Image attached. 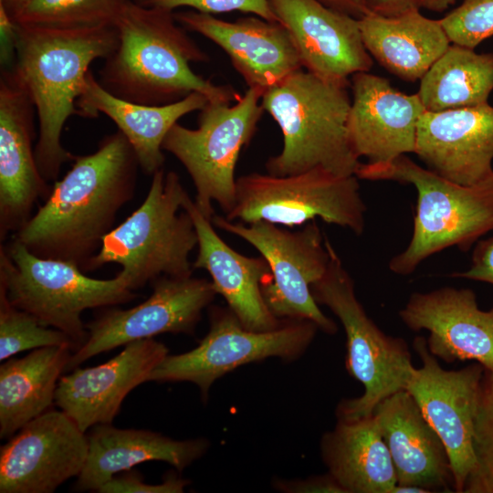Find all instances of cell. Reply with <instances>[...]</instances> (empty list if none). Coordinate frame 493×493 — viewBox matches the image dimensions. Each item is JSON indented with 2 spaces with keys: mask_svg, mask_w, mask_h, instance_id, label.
Instances as JSON below:
<instances>
[{
  "mask_svg": "<svg viewBox=\"0 0 493 493\" xmlns=\"http://www.w3.org/2000/svg\"><path fill=\"white\" fill-rule=\"evenodd\" d=\"M31 0H0L2 6L9 16L14 20L21 14Z\"/></svg>",
  "mask_w": 493,
  "mask_h": 493,
  "instance_id": "obj_42",
  "label": "cell"
},
{
  "mask_svg": "<svg viewBox=\"0 0 493 493\" xmlns=\"http://www.w3.org/2000/svg\"><path fill=\"white\" fill-rule=\"evenodd\" d=\"M131 0H31L18 25L58 28L115 26Z\"/></svg>",
  "mask_w": 493,
  "mask_h": 493,
  "instance_id": "obj_31",
  "label": "cell"
},
{
  "mask_svg": "<svg viewBox=\"0 0 493 493\" xmlns=\"http://www.w3.org/2000/svg\"><path fill=\"white\" fill-rule=\"evenodd\" d=\"M212 223L251 244L267 260L270 277L262 283L261 292L275 317L310 320L327 334L337 332V324L320 310L310 290L330 258L329 240L315 220L294 232L265 221L245 224L216 215Z\"/></svg>",
  "mask_w": 493,
  "mask_h": 493,
  "instance_id": "obj_11",
  "label": "cell"
},
{
  "mask_svg": "<svg viewBox=\"0 0 493 493\" xmlns=\"http://www.w3.org/2000/svg\"><path fill=\"white\" fill-rule=\"evenodd\" d=\"M355 175L369 181L412 184L417 192L411 240L389 262L392 272L406 276L427 257L456 246L468 251L493 230V174L472 185L450 181L407 157L360 163Z\"/></svg>",
  "mask_w": 493,
  "mask_h": 493,
  "instance_id": "obj_5",
  "label": "cell"
},
{
  "mask_svg": "<svg viewBox=\"0 0 493 493\" xmlns=\"http://www.w3.org/2000/svg\"><path fill=\"white\" fill-rule=\"evenodd\" d=\"M359 26L372 58L405 81L420 80L451 45L440 19L420 10L393 17L368 13Z\"/></svg>",
  "mask_w": 493,
  "mask_h": 493,
  "instance_id": "obj_27",
  "label": "cell"
},
{
  "mask_svg": "<svg viewBox=\"0 0 493 493\" xmlns=\"http://www.w3.org/2000/svg\"><path fill=\"white\" fill-rule=\"evenodd\" d=\"M73 161L13 238L38 257L70 262L85 272L117 214L133 198L140 164L119 130L103 137L94 152Z\"/></svg>",
  "mask_w": 493,
  "mask_h": 493,
  "instance_id": "obj_1",
  "label": "cell"
},
{
  "mask_svg": "<svg viewBox=\"0 0 493 493\" xmlns=\"http://www.w3.org/2000/svg\"><path fill=\"white\" fill-rule=\"evenodd\" d=\"M0 32H1V61L8 64L10 59L16 58V24L0 6Z\"/></svg>",
  "mask_w": 493,
  "mask_h": 493,
  "instance_id": "obj_40",
  "label": "cell"
},
{
  "mask_svg": "<svg viewBox=\"0 0 493 493\" xmlns=\"http://www.w3.org/2000/svg\"><path fill=\"white\" fill-rule=\"evenodd\" d=\"M119 42L99 72L100 84L127 101L161 106L199 92L208 100L232 103L239 94L194 72L190 63L210 58L186 33L174 12L132 0L115 23Z\"/></svg>",
  "mask_w": 493,
  "mask_h": 493,
  "instance_id": "obj_2",
  "label": "cell"
},
{
  "mask_svg": "<svg viewBox=\"0 0 493 493\" xmlns=\"http://www.w3.org/2000/svg\"><path fill=\"white\" fill-rule=\"evenodd\" d=\"M207 101L199 92L161 106L127 101L107 91L89 70L76 106L82 117L96 118L103 113L112 120L134 150L140 168L152 176L163 168V142L171 128L183 116L203 109Z\"/></svg>",
  "mask_w": 493,
  "mask_h": 493,
  "instance_id": "obj_26",
  "label": "cell"
},
{
  "mask_svg": "<svg viewBox=\"0 0 493 493\" xmlns=\"http://www.w3.org/2000/svg\"><path fill=\"white\" fill-rule=\"evenodd\" d=\"M476 464L463 493H493V370H484L475 418Z\"/></svg>",
  "mask_w": 493,
  "mask_h": 493,
  "instance_id": "obj_33",
  "label": "cell"
},
{
  "mask_svg": "<svg viewBox=\"0 0 493 493\" xmlns=\"http://www.w3.org/2000/svg\"><path fill=\"white\" fill-rule=\"evenodd\" d=\"M115 26L58 28L16 24L13 69L37 110L38 136L35 155L48 183L57 181L61 166L74 156L61 143L68 119L79 115L76 103L89 67L117 47Z\"/></svg>",
  "mask_w": 493,
  "mask_h": 493,
  "instance_id": "obj_3",
  "label": "cell"
},
{
  "mask_svg": "<svg viewBox=\"0 0 493 493\" xmlns=\"http://www.w3.org/2000/svg\"><path fill=\"white\" fill-rule=\"evenodd\" d=\"M261 98V91L247 88L233 105L208 100L199 110L196 129L177 122L163 142V150L173 154L191 176L196 189L194 202L210 219L215 215L214 202L226 215L236 204L235 168L265 111Z\"/></svg>",
  "mask_w": 493,
  "mask_h": 493,
  "instance_id": "obj_9",
  "label": "cell"
},
{
  "mask_svg": "<svg viewBox=\"0 0 493 493\" xmlns=\"http://www.w3.org/2000/svg\"><path fill=\"white\" fill-rule=\"evenodd\" d=\"M183 208L190 215L198 236L194 269H205L210 274L216 293L224 297L244 327L255 331L278 328L285 320L271 313L261 292L262 283L270 277L267 260L262 256L246 257L228 246L188 193Z\"/></svg>",
  "mask_w": 493,
  "mask_h": 493,
  "instance_id": "obj_24",
  "label": "cell"
},
{
  "mask_svg": "<svg viewBox=\"0 0 493 493\" xmlns=\"http://www.w3.org/2000/svg\"><path fill=\"white\" fill-rule=\"evenodd\" d=\"M399 316L410 330L429 332L427 348L437 359L447 363L473 360L493 370V308L480 309L472 289L414 292Z\"/></svg>",
  "mask_w": 493,
  "mask_h": 493,
  "instance_id": "obj_18",
  "label": "cell"
},
{
  "mask_svg": "<svg viewBox=\"0 0 493 493\" xmlns=\"http://www.w3.org/2000/svg\"><path fill=\"white\" fill-rule=\"evenodd\" d=\"M0 286L15 307L66 333L77 350L88 338L84 310L137 298L119 273L110 279L92 278L77 265L38 257L14 238L0 248Z\"/></svg>",
  "mask_w": 493,
  "mask_h": 493,
  "instance_id": "obj_7",
  "label": "cell"
},
{
  "mask_svg": "<svg viewBox=\"0 0 493 493\" xmlns=\"http://www.w3.org/2000/svg\"><path fill=\"white\" fill-rule=\"evenodd\" d=\"M324 5L357 19L367 15L366 0H319Z\"/></svg>",
  "mask_w": 493,
  "mask_h": 493,
  "instance_id": "obj_41",
  "label": "cell"
},
{
  "mask_svg": "<svg viewBox=\"0 0 493 493\" xmlns=\"http://www.w3.org/2000/svg\"><path fill=\"white\" fill-rule=\"evenodd\" d=\"M278 21L288 31L305 70L333 82L350 83L372 67L359 19L319 0H267Z\"/></svg>",
  "mask_w": 493,
  "mask_h": 493,
  "instance_id": "obj_17",
  "label": "cell"
},
{
  "mask_svg": "<svg viewBox=\"0 0 493 493\" xmlns=\"http://www.w3.org/2000/svg\"><path fill=\"white\" fill-rule=\"evenodd\" d=\"M391 493H431L429 490L416 487L396 484Z\"/></svg>",
  "mask_w": 493,
  "mask_h": 493,
  "instance_id": "obj_44",
  "label": "cell"
},
{
  "mask_svg": "<svg viewBox=\"0 0 493 493\" xmlns=\"http://www.w3.org/2000/svg\"><path fill=\"white\" fill-rule=\"evenodd\" d=\"M144 7H158L173 11L179 7H190L205 14H220L234 11L250 13L267 21H278L267 0H132Z\"/></svg>",
  "mask_w": 493,
  "mask_h": 493,
  "instance_id": "obj_35",
  "label": "cell"
},
{
  "mask_svg": "<svg viewBox=\"0 0 493 493\" xmlns=\"http://www.w3.org/2000/svg\"><path fill=\"white\" fill-rule=\"evenodd\" d=\"M451 276L493 285V236L479 239L475 244L467 270L456 272Z\"/></svg>",
  "mask_w": 493,
  "mask_h": 493,
  "instance_id": "obj_37",
  "label": "cell"
},
{
  "mask_svg": "<svg viewBox=\"0 0 493 493\" xmlns=\"http://www.w3.org/2000/svg\"><path fill=\"white\" fill-rule=\"evenodd\" d=\"M176 21L220 47L247 88L263 93L302 69L294 42L279 22L257 16L225 21L194 10L174 12Z\"/></svg>",
  "mask_w": 493,
  "mask_h": 493,
  "instance_id": "obj_20",
  "label": "cell"
},
{
  "mask_svg": "<svg viewBox=\"0 0 493 493\" xmlns=\"http://www.w3.org/2000/svg\"><path fill=\"white\" fill-rule=\"evenodd\" d=\"M151 296L141 304L110 308L86 324L88 338L74 351L65 372L104 351L162 333L193 335L205 309L217 294L212 281L194 277L162 276L152 281Z\"/></svg>",
  "mask_w": 493,
  "mask_h": 493,
  "instance_id": "obj_13",
  "label": "cell"
},
{
  "mask_svg": "<svg viewBox=\"0 0 493 493\" xmlns=\"http://www.w3.org/2000/svg\"><path fill=\"white\" fill-rule=\"evenodd\" d=\"M440 22L452 44L475 49L493 36V0H463Z\"/></svg>",
  "mask_w": 493,
  "mask_h": 493,
  "instance_id": "obj_34",
  "label": "cell"
},
{
  "mask_svg": "<svg viewBox=\"0 0 493 493\" xmlns=\"http://www.w3.org/2000/svg\"><path fill=\"white\" fill-rule=\"evenodd\" d=\"M328 472L345 493H391L397 484L390 452L371 415L338 419L320 444Z\"/></svg>",
  "mask_w": 493,
  "mask_h": 493,
  "instance_id": "obj_28",
  "label": "cell"
},
{
  "mask_svg": "<svg viewBox=\"0 0 493 493\" xmlns=\"http://www.w3.org/2000/svg\"><path fill=\"white\" fill-rule=\"evenodd\" d=\"M456 0H423L422 7L433 12H443Z\"/></svg>",
  "mask_w": 493,
  "mask_h": 493,
  "instance_id": "obj_43",
  "label": "cell"
},
{
  "mask_svg": "<svg viewBox=\"0 0 493 493\" xmlns=\"http://www.w3.org/2000/svg\"><path fill=\"white\" fill-rule=\"evenodd\" d=\"M324 275L310 286L313 299L340 320L346 334V369L363 386L362 395L341 401L337 419L371 415L391 394L405 390L415 367L406 341L385 334L356 297L354 282L331 244Z\"/></svg>",
  "mask_w": 493,
  "mask_h": 493,
  "instance_id": "obj_8",
  "label": "cell"
},
{
  "mask_svg": "<svg viewBox=\"0 0 493 493\" xmlns=\"http://www.w3.org/2000/svg\"><path fill=\"white\" fill-rule=\"evenodd\" d=\"M89 452L74 489H98L119 473L148 461H163L183 471L208 450L210 443L199 437L175 440L143 429L117 428L112 424L91 427L87 435Z\"/></svg>",
  "mask_w": 493,
  "mask_h": 493,
  "instance_id": "obj_25",
  "label": "cell"
},
{
  "mask_svg": "<svg viewBox=\"0 0 493 493\" xmlns=\"http://www.w3.org/2000/svg\"><path fill=\"white\" fill-rule=\"evenodd\" d=\"M318 330L310 320H285L275 330L255 331L244 327L228 307L212 306L209 330L199 344L189 351L167 355L148 381L193 383L205 402L212 384L237 367L269 357L299 358Z\"/></svg>",
  "mask_w": 493,
  "mask_h": 493,
  "instance_id": "obj_12",
  "label": "cell"
},
{
  "mask_svg": "<svg viewBox=\"0 0 493 493\" xmlns=\"http://www.w3.org/2000/svg\"><path fill=\"white\" fill-rule=\"evenodd\" d=\"M88 436L62 410L26 424L0 449L1 493H52L82 471Z\"/></svg>",
  "mask_w": 493,
  "mask_h": 493,
  "instance_id": "obj_15",
  "label": "cell"
},
{
  "mask_svg": "<svg viewBox=\"0 0 493 493\" xmlns=\"http://www.w3.org/2000/svg\"><path fill=\"white\" fill-rule=\"evenodd\" d=\"M372 414L390 452L397 484L431 493L455 492L446 448L406 390L381 401Z\"/></svg>",
  "mask_w": 493,
  "mask_h": 493,
  "instance_id": "obj_23",
  "label": "cell"
},
{
  "mask_svg": "<svg viewBox=\"0 0 493 493\" xmlns=\"http://www.w3.org/2000/svg\"><path fill=\"white\" fill-rule=\"evenodd\" d=\"M186 194L175 172L157 171L142 204L103 238L85 272L117 263L122 267L119 274L131 290L162 276L191 277L190 254L198 236L183 208Z\"/></svg>",
  "mask_w": 493,
  "mask_h": 493,
  "instance_id": "obj_6",
  "label": "cell"
},
{
  "mask_svg": "<svg viewBox=\"0 0 493 493\" xmlns=\"http://www.w3.org/2000/svg\"><path fill=\"white\" fill-rule=\"evenodd\" d=\"M68 346L31 351L0 366V437H10L52 408L62 372L73 353Z\"/></svg>",
  "mask_w": 493,
  "mask_h": 493,
  "instance_id": "obj_29",
  "label": "cell"
},
{
  "mask_svg": "<svg viewBox=\"0 0 493 493\" xmlns=\"http://www.w3.org/2000/svg\"><path fill=\"white\" fill-rule=\"evenodd\" d=\"M347 130L354 154L368 163H386L414 152L418 121L426 110L418 96L405 94L381 76L358 72Z\"/></svg>",
  "mask_w": 493,
  "mask_h": 493,
  "instance_id": "obj_21",
  "label": "cell"
},
{
  "mask_svg": "<svg viewBox=\"0 0 493 493\" xmlns=\"http://www.w3.org/2000/svg\"><path fill=\"white\" fill-rule=\"evenodd\" d=\"M50 346L77 350L66 333L42 325L32 314L15 307L0 286V360L5 361L24 351Z\"/></svg>",
  "mask_w": 493,
  "mask_h": 493,
  "instance_id": "obj_32",
  "label": "cell"
},
{
  "mask_svg": "<svg viewBox=\"0 0 493 493\" xmlns=\"http://www.w3.org/2000/svg\"><path fill=\"white\" fill-rule=\"evenodd\" d=\"M423 0H366L369 13L393 17L413 10H420Z\"/></svg>",
  "mask_w": 493,
  "mask_h": 493,
  "instance_id": "obj_39",
  "label": "cell"
},
{
  "mask_svg": "<svg viewBox=\"0 0 493 493\" xmlns=\"http://www.w3.org/2000/svg\"><path fill=\"white\" fill-rule=\"evenodd\" d=\"M36 107L12 69L0 77V238L16 234L30 218L38 198L51 187L41 175L35 155Z\"/></svg>",
  "mask_w": 493,
  "mask_h": 493,
  "instance_id": "obj_16",
  "label": "cell"
},
{
  "mask_svg": "<svg viewBox=\"0 0 493 493\" xmlns=\"http://www.w3.org/2000/svg\"><path fill=\"white\" fill-rule=\"evenodd\" d=\"M122 475L114 476L102 485L100 493H182L189 484L188 480L177 475H167L160 484H146L142 476L136 470L129 469Z\"/></svg>",
  "mask_w": 493,
  "mask_h": 493,
  "instance_id": "obj_36",
  "label": "cell"
},
{
  "mask_svg": "<svg viewBox=\"0 0 493 493\" xmlns=\"http://www.w3.org/2000/svg\"><path fill=\"white\" fill-rule=\"evenodd\" d=\"M273 486L276 490L288 493H345L329 472L324 475L311 476L305 479H276Z\"/></svg>",
  "mask_w": 493,
  "mask_h": 493,
  "instance_id": "obj_38",
  "label": "cell"
},
{
  "mask_svg": "<svg viewBox=\"0 0 493 493\" xmlns=\"http://www.w3.org/2000/svg\"><path fill=\"white\" fill-rule=\"evenodd\" d=\"M414 153L426 168L455 183L484 181L493 174V106L425 110Z\"/></svg>",
  "mask_w": 493,
  "mask_h": 493,
  "instance_id": "obj_22",
  "label": "cell"
},
{
  "mask_svg": "<svg viewBox=\"0 0 493 493\" xmlns=\"http://www.w3.org/2000/svg\"><path fill=\"white\" fill-rule=\"evenodd\" d=\"M413 348L421 367L415 368L406 391L445 445L453 475L454 490L463 493L476 464L475 418L485 368L478 362L459 370H446L417 336Z\"/></svg>",
  "mask_w": 493,
  "mask_h": 493,
  "instance_id": "obj_14",
  "label": "cell"
},
{
  "mask_svg": "<svg viewBox=\"0 0 493 493\" xmlns=\"http://www.w3.org/2000/svg\"><path fill=\"white\" fill-rule=\"evenodd\" d=\"M365 212L356 175H338L317 167L287 176L267 173L240 176L236 179V204L225 217L245 224L265 221L289 227L319 217L361 235Z\"/></svg>",
  "mask_w": 493,
  "mask_h": 493,
  "instance_id": "obj_10",
  "label": "cell"
},
{
  "mask_svg": "<svg viewBox=\"0 0 493 493\" xmlns=\"http://www.w3.org/2000/svg\"><path fill=\"white\" fill-rule=\"evenodd\" d=\"M493 90V52L452 44L420 79L418 96L426 110L488 103Z\"/></svg>",
  "mask_w": 493,
  "mask_h": 493,
  "instance_id": "obj_30",
  "label": "cell"
},
{
  "mask_svg": "<svg viewBox=\"0 0 493 493\" xmlns=\"http://www.w3.org/2000/svg\"><path fill=\"white\" fill-rule=\"evenodd\" d=\"M349 86L302 68L263 93L261 104L283 135L281 152L265 164L267 173L287 176L320 167L355 175L361 163L348 136Z\"/></svg>",
  "mask_w": 493,
  "mask_h": 493,
  "instance_id": "obj_4",
  "label": "cell"
},
{
  "mask_svg": "<svg viewBox=\"0 0 493 493\" xmlns=\"http://www.w3.org/2000/svg\"><path fill=\"white\" fill-rule=\"evenodd\" d=\"M167 355V347L152 338L131 341L104 363L77 367L61 376L55 404L84 433L96 425L111 424L127 394L147 382Z\"/></svg>",
  "mask_w": 493,
  "mask_h": 493,
  "instance_id": "obj_19",
  "label": "cell"
}]
</instances>
